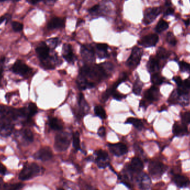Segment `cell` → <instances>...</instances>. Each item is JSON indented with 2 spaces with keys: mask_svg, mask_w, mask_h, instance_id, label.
<instances>
[{
  "mask_svg": "<svg viewBox=\"0 0 190 190\" xmlns=\"http://www.w3.org/2000/svg\"><path fill=\"white\" fill-rule=\"evenodd\" d=\"M161 12L159 7H154L146 9L144 12L143 23L145 24H150L153 22Z\"/></svg>",
  "mask_w": 190,
  "mask_h": 190,
  "instance_id": "5b68a950",
  "label": "cell"
},
{
  "mask_svg": "<svg viewBox=\"0 0 190 190\" xmlns=\"http://www.w3.org/2000/svg\"><path fill=\"white\" fill-rule=\"evenodd\" d=\"M112 95H113V98L116 100H117V101H121L123 98L126 97L125 95L120 94V93L115 92L113 93Z\"/></svg>",
  "mask_w": 190,
  "mask_h": 190,
  "instance_id": "7bdbcfd3",
  "label": "cell"
},
{
  "mask_svg": "<svg viewBox=\"0 0 190 190\" xmlns=\"http://www.w3.org/2000/svg\"><path fill=\"white\" fill-rule=\"evenodd\" d=\"M49 124L51 128L55 131H61L63 129V124L57 118H51Z\"/></svg>",
  "mask_w": 190,
  "mask_h": 190,
  "instance_id": "44dd1931",
  "label": "cell"
},
{
  "mask_svg": "<svg viewBox=\"0 0 190 190\" xmlns=\"http://www.w3.org/2000/svg\"><path fill=\"white\" fill-rule=\"evenodd\" d=\"M81 56L86 62L93 63L95 60V53L94 49L90 45H83L81 48Z\"/></svg>",
  "mask_w": 190,
  "mask_h": 190,
  "instance_id": "8992f818",
  "label": "cell"
},
{
  "mask_svg": "<svg viewBox=\"0 0 190 190\" xmlns=\"http://www.w3.org/2000/svg\"><path fill=\"white\" fill-rule=\"evenodd\" d=\"M166 40L167 41V42L171 44L172 46H175L176 45L177 40L175 38V37L174 36V34L171 32H169L167 34V37H166Z\"/></svg>",
  "mask_w": 190,
  "mask_h": 190,
  "instance_id": "1f68e13d",
  "label": "cell"
},
{
  "mask_svg": "<svg viewBox=\"0 0 190 190\" xmlns=\"http://www.w3.org/2000/svg\"><path fill=\"white\" fill-rule=\"evenodd\" d=\"M106 128L104 127H101V128H99V131H98V134L101 137H104L106 135Z\"/></svg>",
  "mask_w": 190,
  "mask_h": 190,
  "instance_id": "ee69618b",
  "label": "cell"
},
{
  "mask_svg": "<svg viewBox=\"0 0 190 190\" xmlns=\"http://www.w3.org/2000/svg\"><path fill=\"white\" fill-rule=\"evenodd\" d=\"M6 172V168L5 166H3L2 164L0 163V173L2 175L5 174Z\"/></svg>",
  "mask_w": 190,
  "mask_h": 190,
  "instance_id": "bcb514c9",
  "label": "cell"
},
{
  "mask_svg": "<svg viewBox=\"0 0 190 190\" xmlns=\"http://www.w3.org/2000/svg\"><path fill=\"white\" fill-rule=\"evenodd\" d=\"M23 186V184H11L8 185L7 187H6V189H9V190H19L22 188Z\"/></svg>",
  "mask_w": 190,
  "mask_h": 190,
  "instance_id": "8d00e7d4",
  "label": "cell"
},
{
  "mask_svg": "<svg viewBox=\"0 0 190 190\" xmlns=\"http://www.w3.org/2000/svg\"><path fill=\"white\" fill-rule=\"evenodd\" d=\"M65 26V20L63 19L55 17L50 21L47 28L49 29L61 28Z\"/></svg>",
  "mask_w": 190,
  "mask_h": 190,
  "instance_id": "ffe728a7",
  "label": "cell"
},
{
  "mask_svg": "<svg viewBox=\"0 0 190 190\" xmlns=\"http://www.w3.org/2000/svg\"><path fill=\"white\" fill-rule=\"evenodd\" d=\"M6 0H0V2H2V1H5ZM14 1H19V0H13Z\"/></svg>",
  "mask_w": 190,
  "mask_h": 190,
  "instance_id": "11a10c76",
  "label": "cell"
},
{
  "mask_svg": "<svg viewBox=\"0 0 190 190\" xmlns=\"http://www.w3.org/2000/svg\"><path fill=\"white\" fill-rule=\"evenodd\" d=\"M53 153L50 147H45L37 152L34 155L36 159H40L42 161H47L53 158Z\"/></svg>",
  "mask_w": 190,
  "mask_h": 190,
  "instance_id": "52a82bcc",
  "label": "cell"
},
{
  "mask_svg": "<svg viewBox=\"0 0 190 190\" xmlns=\"http://www.w3.org/2000/svg\"><path fill=\"white\" fill-rule=\"evenodd\" d=\"M174 182L179 187H188L190 184V179L185 176L177 175L174 176Z\"/></svg>",
  "mask_w": 190,
  "mask_h": 190,
  "instance_id": "e0dca14e",
  "label": "cell"
},
{
  "mask_svg": "<svg viewBox=\"0 0 190 190\" xmlns=\"http://www.w3.org/2000/svg\"><path fill=\"white\" fill-rule=\"evenodd\" d=\"M174 12V10L172 8H168L166 11V15H171L173 14V13Z\"/></svg>",
  "mask_w": 190,
  "mask_h": 190,
  "instance_id": "7dc6e473",
  "label": "cell"
},
{
  "mask_svg": "<svg viewBox=\"0 0 190 190\" xmlns=\"http://www.w3.org/2000/svg\"><path fill=\"white\" fill-rule=\"evenodd\" d=\"M47 1H56V0H46Z\"/></svg>",
  "mask_w": 190,
  "mask_h": 190,
  "instance_id": "9f6ffc18",
  "label": "cell"
},
{
  "mask_svg": "<svg viewBox=\"0 0 190 190\" xmlns=\"http://www.w3.org/2000/svg\"><path fill=\"white\" fill-rule=\"evenodd\" d=\"M185 25L186 26H188L189 24H190V20H186V21H185Z\"/></svg>",
  "mask_w": 190,
  "mask_h": 190,
  "instance_id": "f5cc1de1",
  "label": "cell"
},
{
  "mask_svg": "<svg viewBox=\"0 0 190 190\" xmlns=\"http://www.w3.org/2000/svg\"><path fill=\"white\" fill-rule=\"evenodd\" d=\"M189 79H190V78H189Z\"/></svg>",
  "mask_w": 190,
  "mask_h": 190,
  "instance_id": "6f0895ef",
  "label": "cell"
},
{
  "mask_svg": "<svg viewBox=\"0 0 190 190\" xmlns=\"http://www.w3.org/2000/svg\"><path fill=\"white\" fill-rule=\"evenodd\" d=\"M152 83L154 85H160L163 82V78L158 74H154L151 76Z\"/></svg>",
  "mask_w": 190,
  "mask_h": 190,
  "instance_id": "f1b7e54d",
  "label": "cell"
},
{
  "mask_svg": "<svg viewBox=\"0 0 190 190\" xmlns=\"http://www.w3.org/2000/svg\"><path fill=\"white\" fill-rule=\"evenodd\" d=\"M95 154L97 156V164L99 167L100 168H105L108 165V162H107V160L108 159V152L103 150H99L95 152Z\"/></svg>",
  "mask_w": 190,
  "mask_h": 190,
  "instance_id": "9c48e42d",
  "label": "cell"
},
{
  "mask_svg": "<svg viewBox=\"0 0 190 190\" xmlns=\"http://www.w3.org/2000/svg\"><path fill=\"white\" fill-rule=\"evenodd\" d=\"M77 82L78 86L82 90L86 89L87 88H92L95 86L94 83L88 81L87 79L81 76H78Z\"/></svg>",
  "mask_w": 190,
  "mask_h": 190,
  "instance_id": "ac0fdd59",
  "label": "cell"
},
{
  "mask_svg": "<svg viewBox=\"0 0 190 190\" xmlns=\"http://www.w3.org/2000/svg\"><path fill=\"white\" fill-rule=\"evenodd\" d=\"M137 182L141 190H148L151 188V179L146 173H141L137 178Z\"/></svg>",
  "mask_w": 190,
  "mask_h": 190,
  "instance_id": "30bf717a",
  "label": "cell"
},
{
  "mask_svg": "<svg viewBox=\"0 0 190 190\" xmlns=\"http://www.w3.org/2000/svg\"><path fill=\"white\" fill-rule=\"evenodd\" d=\"M158 89L155 87H152L151 88L147 90L145 94V98L150 101H156L158 98Z\"/></svg>",
  "mask_w": 190,
  "mask_h": 190,
  "instance_id": "2e32d148",
  "label": "cell"
},
{
  "mask_svg": "<svg viewBox=\"0 0 190 190\" xmlns=\"http://www.w3.org/2000/svg\"><path fill=\"white\" fill-rule=\"evenodd\" d=\"M108 147L110 148L111 152L116 156H121L127 152L126 145L121 143L109 144L108 145Z\"/></svg>",
  "mask_w": 190,
  "mask_h": 190,
  "instance_id": "ba28073f",
  "label": "cell"
},
{
  "mask_svg": "<svg viewBox=\"0 0 190 190\" xmlns=\"http://www.w3.org/2000/svg\"><path fill=\"white\" fill-rule=\"evenodd\" d=\"M14 73L21 76H25L30 71V68L20 60L17 61L12 67Z\"/></svg>",
  "mask_w": 190,
  "mask_h": 190,
  "instance_id": "7c38bea8",
  "label": "cell"
},
{
  "mask_svg": "<svg viewBox=\"0 0 190 190\" xmlns=\"http://www.w3.org/2000/svg\"><path fill=\"white\" fill-rule=\"evenodd\" d=\"M108 46L106 44H97L96 45L97 50L99 51H107Z\"/></svg>",
  "mask_w": 190,
  "mask_h": 190,
  "instance_id": "60d3db41",
  "label": "cell"
},
{
  "mask_svg": "<svg viewBox=\"0 0 190 190\" xmlns=\"http://www.w3.org/2000/svg\"><path fill=\"white\" fill-rule=\"evenodd\" d=\"M31 3L33 5H35L36 3H39L41 0H30Z\"/></svg>",
  "mask_w": 190,
  "mask_h": 190,
  "instance_id": "f907efd6",
  "label": "cell"
},
{
  "mask_svg": "<svg viewBox=\"0 0 190 190\" xmlns=\"http://www.w3.org/2000/svg\"><path fill=\"white\" fill-rule=\"evenodd\" d=\"M174 81L176 82V83L177 85L179 87V86H181L184 83H183V82H182V79L181 78L179 77V76H175V77H174Z\"/></svg>",
  "mask_w": 190,
  "mask_h": 190,
  "instance_id": "f6af8a7d",
  "label": "cell"
},
{
  "mask_svg": "<svg viewBox=\"0 0 190 190\" xmlns=\"http://www.w3.org/2000/svg\"><path fill=\"white\" fill-rule=\"evenodd\" d=\"M158 41V37L156 34H150L143 37L139 41V44L145 47H152L156 45Z\"/></svg>",
  "mask_w": 190,
  "mask_h": 190,
  "instance_id": "8fae6325",
  "label": "cell"
},
{
  "mask_svg": "<svg viewBox=\"0 0 190 190\" xmlns=\"http://www.w3.org/2000/svg\"><path fill=\"white\" fill-rule=\"evenodd\" d=\"M125 123L132 124L136 128L138 129V130H141L143 128V123L142 122L141 120L138 119L137 118H129L127 119Z\"/></svg>",
  "mask_w": 190,
  "mask_h": 190,
  "instance_id": "7402d4cb",
  "label": "cell"
},
{
  "mask_svg": "<svg viewBox=\"0 0 190 190\" xmlns=\"http://www.w3.org/2000/svg\"><path fill=\"white\" fill-rule=\"evenodd\" d=\"M37 112V108L36 106V104L33 103H30L28 106V118L32 117L34 115L36 114Z\"/></svg>",
  "mask_w": 190,
  "mask_h": 190,
  "instance_id": "f546056e",
  "label": "cell"
},
{
  "mask_svg": "<svg viewBox=\"0 0 190 190\" xmlns=\"http://www.w3.org/2000/svg\"><path fill=\"white\" fill-rule=\"evenodd\" d=\"M142 84L141 81L139 80L136 81L133 88V92L135 93L136 95H140L141 94V92L142 91Z\"/></svg>",
  "mask_w": 190,
  "mask_h": 190,
  "instance_id": "4dcf8cb0",
  "label": "cell"
},
{
  "mask_svg": "<svg viewBox=\"0 0 190 190\" xmlns=\"http://www.w3.org/2000/svg\"><path fill=\"white\" fill-rule=\"evenodd\" d=\"M166 170V167L162 163L157 161L150 162L149 166L150 173L152 176H160L164 173Z\"/></svg>",
  "mask_w": 190,
  "mask_h": 190,
  "instance_id": "277c9868",
  "label": "cell"
},
{
  "mask_svg": "<svg viewBox=\"0 0 190 190\" xmlns=\"http://www.w3.org/2000/svg\"><path fill=\"white\" fill-rule=\"evenodd\" d=\"M179 86V88L177 90V92L178 93V94L179 95H186L188 94V88L184 86Z\"/></svg>",
  "mask_w": 190,
  "mask_h": 190,
  "instance_id": "d590c367",
  "label": "cell"
},
{
  "mask_svg": "<svg viewBox=\"0 0 190 190\" xmlns=\"http://www.w3.org/2000/svg\"><path fill=\"white\" fill-rule=\"evenodd\" d=\"M73 145L76 150L80 149V134L78 132H76L73 135Z\"/></svg>",
  "mask_w": 190,
  "mask_h": 190,
  "instance_id": "4316f807",
  "label": "cell"
},
{
  "mask_svg": "<svg viewBox=\"0 0 190 190\" xmlns=\"http://www.w3.org/2000/svg\"><path fill=\"white\" fill-rule=\"evenodd\" d=\"M48 42L49 43V45L55 48L57 46V45H58L59 43V40L57 38H53L48 40Z\"/></svg>",
  "mask_w": 190,
  "mask_h": 190,
  "instance_id": "ab89813d",
  "label": "cell"
},
{
  "mask_svg": "<svg viewBox=\"0 0 190 190\" xmlns=\"http://www.w3.org/2000/svg\"><path fill=\"white\" fill-rule=\"evenodd\" d=\"M6 19V16H2V17H1L0 18V24H1V23H3V21H4V20Z\"/></svg>",
  "mask_w": 190,
  "mask_h": 190,
  "instance_id": "816d5d0a",
  "label": "cell"
},
{
  "mask_svg": "<svg viewBox=\"0 0 190 190\" xmlns=\"http://www.w3.org/2000/svg\"><path fill=\"white\" fill-rule=\"evenodd\" d=\"M70 144V135L67 132H61L56 135L55 148L58 152H63L68 149Z\"/></svg>",
  "mask_w": 190,
  "mask_h": 190,
  "instance_id": "7a4b0ae2",
  "label": "cell"
},
{
  "mask_svg": "<svg viewBox=\"0 0 190 190\" xmlns=\"http://www.w3.org/2000/svg\"><path fill=\"white\" fill-rule=\"evenodd\" d=\"M2 69L0 67V79H1V76H2Z\"/></svg>",
  "mask_w": 190,
  "mask_h": 190,
  "instance_id": "db71d44e",
  "label": "cell"
},
{
  "mask_svg": "<svg viewBox=\"0 0 190 190\" xmlns=\"http://www.w3.org/2000/svg\"><path fill=\"white\" fill-rule=\"evenodd\" d=\"M41 172V168L35 163L26 164L19 173V178L22 181L28 180L39 175Z\"/></svg>",
  "mask_w": 190,
  "mask_h": 190,
  "instance_id": "6da1fadb",
  "label": "cell"
},
{
  "mask_svg": "<svg viewBox=\"0 0 190 190\" xmlns=\"http://www.w3.org/2000/svg\"><path fill=\"white\" fill-rule=\"evenodd\" d=\"M143 54L142 49L138 47H135L132 50V53L127 62V65L129 67H136L140 62L141 58Z\"/></svg>",
  "mask_w": 190,
  "mask_h": 190,
  "instance_id": "3957f363",
  "label": "cell"
},
{
  "mask_svg": "<svg viewBox=\"0 0 190 190\" xmlns=\"http://www.w3.org/2000/svg\"><path fill=\"white\" fill-rule=\"evenodd\" d=\"M177 94H178V93L177 92H174L172 93V94H171V96H170V99H169V102H170L171 103L175 104V102L177 101Z\"/></svg>",
  "mask_w": 190,
  "mask_h": 190,
  "instance_id": "b9f144b4",
  "label": "cell"
},
{
  "mask_svg": "<svg viewBox=\"0 0 190 190\" xmlns=\"http://www.w3.org/2000/svg\"><path fill=\"white\" fill-rule=\"evenodd\" d=\"M102 67V69L105 71V73L107 74V76H108V75L111 73L112 72L113 69V65L112 64L110 63H102L101 64H100Z\"/></svg>",
  "mask_w": 190,
  "mask_h": 190,
  "instance_id": "83f0119b",
  "label": "cell"
},
{
  "mask_svg": "<svg viewBox=\"0 0 190 190\" xmlns=\"http://www.w3.org/2000/svg\"><path fill=\"white\" fill-rule=\"evenodd\" d=\"M63 56L64 59L69 63L74 62V54L72 50L71 45L65 44L63 46Z\"/></svg>",
  "mask_w": 190,
  "mask_h": 190,
  "instance_id": "9a60e30c",
  "label": "cell"
},
{
  "mask_svg": "<svg viewBox=\"0 0 190 190\" xmlns=\"http://www.w3.org/2000/svg\"><path fill=\"white\" fill-rule=\"evenodd\" d=\"M12 28L14 29V31L16 32L21 31L23 29V25L21 23L17 21H14L12 24Z\"/></svg>",
  "mask_w": 190,
  "mask_h": 190,
  "instance_id": "e575fe53",
  "label": "cell"
},
{
  "mask_svg": "<svg viewBox=\"0 0 190 190\" xmlns=\"http://www.w3.org/2000/svg\"><path fill=\"white\" fill-rule=\"evenodd\" d=\"M147 68L150 72L154 73L156 71L158 68V62L156 59H150L147 63Z\"/></svg>",
  "mask_w": 190,
  "mask_h": 190,
  "instance_id": "603a6c76",
  "label": "cell"
},
{
  "mask_svg": "<svg viewBox=\"0 0 190 190\" xmlns=\"http://www.w3.org/2000/svg\"><path fill=\"white\" fill-rule=\"evenodd\" d=\"M24 137L25 139L29 141V142H32L33 140V135L32 131L29 129H26L23 132Z\"/></svg>",
  "mask_w": 190,
  "mask_h": 190,
  "instance_id": "836d02e7",
  "label": "cell"
},
{
  "mask_svg": "<svg viewBox=\"0 0 190 190\" xmlns=\"http://www.w3.org/2000/svg\"><path fill=\"white\" fill-rule=\"evenodd\" d=\"M79 103H80V110H81V113H82L83 114H86V113H87V111L88 110V109L87 108L88 105L85 101L82 94H80Z\"/></svg>",
  "mask_w": 190,
  "mask_h": 190,
  "instance_id": "484cf974",
  "label": "cell"
},
{
  "mask_svg": "<svg viewBox=\"0 0 190 190\" xmlns=\"http://www.w3.org/2000/svg\"><path fill=\"white\" fill-rule=\"evenodd\" d=\"M157 57L160 59H166L168 56V53L166 50L165 49L160 48L157 52Z\"/></svg>",
  "mask_w": 190,
  "mask_h": 190,
  "instance_id": "d6a6232c",
  "label": "cell"
},
{
  "mask_svg": "<svg viewBox=\"0 0 190 190\" xmlns=\"http://www.w3.org/2000/svg\"><path fill=\"white\" fill-rule=\"evenodd\" d=\"M129 167L133 172H140L143 170V162L137 157H134L131 160Z\"/></svg>",
  "mask_w": 190,
  "mask_h": 190,
  "instance_id": "4fadbf2b",
  "label": "cell"
},
{
  "mask_svg": "<svg viewBox=\"0 0 190 190\" xmlns=\"http://www.w3.org/2000/svg\"><path fill=\"white\" fill-rule=\"evenodd\" d=\"M173 133L177 136H182L188 133V128L184 124L175 123L173 126Z\"/></svg>",
  "mask_w": 190,
  "mask_h": 190,
  "instance_id": "d6986e66",
  "label": "cell"
},
{
  "mask_svg": "<svg viewBox=\"0 0 190 190\" xmlns=\"http://www.w3.org/2000/svg\"><path fill=\"white\" fill-rule=\"evenodd\" d=\"M94 111L97 116L101 118L102 119H105L107 117V115L105 109L100 106H95Z\"/></svg>",
  "mask_w": 190,
  "mask_h": 190,
  "instance_id": "d4e9b609",
  "label": "cell"
},
{
  "mask_svg": "<svg viewBox=\"0 0 190 190\" xmlns=\"http://www.w3.org/2000/svg\"><path fill=\"white\" fill-rule=\"evenodd\" d=\"M168 28V23L164 20H160V21L157 24L155 30L158 33H161L163 31H165L166 29H167Z\"/></svg>",
  "mask_w": 190,
  "mask_h": 190,
  "instance_id": "cb8c5ba5",
  "label": "cell"
},
{
  "mask_svg": "<svg viewBox=\"0 0 190 190\" xmlns=\"http://www.w3.org/2000/svg\"><path fill=\"white\" fill-rule=\"evenodd\" d=\"M184 85H185V87H187L188 88H190V79H187V80H185L184 81Z\"/></svg>",
  "mask_w": 190,
  "mask_h": 190,
  "instance_id": "681fc988",
  "label": "cell"
},
{
  "mask_svg": "<svg viewBox=\"0 0 190 190\" xmlns=\"http://www.w3.org/2000/svg\"><path fill=\"white\" fill-rule=\"evenodd\" d=\"M49 48L44 43L42 42L41 45L36 48V51L39 57L43 60H45L49 56Z\"/></svg>",
  "mask_w": 190,
  "mask_h": 190,
  "instance_id": "5bb4252c",
  "label": "cell"
},
{
  "mask_svg": "<svg viewBox=\"0 0 190 190\" xmlns=\"http://www.w3.org/2000/svg\"><path fill=\"white\" fill-rule=\"evenodd\" d=\"M182 119L184 123H190V112H185L183 113Z\"/></svg>",
  "mask_w": 190,
  "mask_h": 190,
  "instance_id": "f35d334b",
  "label": "cell"
},
{
  "mask_svg": "<svg viewBox=\"0 0 190 190\" xmlns=\"http://www.w3.org/2000/svg\"><path fill=\"white\" fill-rule=\"evenodd\" d=\"M99 5H98L94 6L91 9H90V12H94L96 11H97V10L99 9Z\"/></svg>",
  "mask_w": 190,
  "mask_h": 190,
  "instance_id": "c3c4849f",
  "label": "cell"
},
{
  "mask_svg": "<svg viewBox=\"0 0 190 190\" xmlns=\"http://www.w3.org/2000/svg\"><path fill=\"white\" fill-rule=\"evenodd\" d=\"M180 69L182 71H185L190 69V65L186 62H182L179 63Z\"/></svg>",
  "mask_w": 190,
  "mask_h": 190,
  "instance_id": "74e56055",
  "label": "cell"
}]
</instances>
